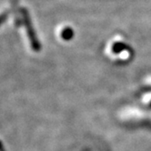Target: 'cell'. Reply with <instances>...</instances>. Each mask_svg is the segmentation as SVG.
<instances>
[{"label":"cell","mask_w":151,"mask_h":151,"mask_svg":"<svg viewBox=\"0 0 151 151\" xmlns=\"http://www.w3.org/2000/svg\"><path fill=\"white\" fill-rule=\"evenodd\" d=\"M21 15L23 17V22L25 24V27L27 28V33L28 36V38L30 40V44L33 47V49L35 51H39L40 49V45H39V42L36 37V34H35V31L33 29V26H32V23L30 21V17L28 15V12L26 8H22L21 9Z\"/></svg>","instance_id":"obj_1"},{"label":"cell","mask_w":151,"mask_h":151,"mask_svg":"<svg viewBox=\"0 0 151 151\" xmlns=\"http://www.w3.org/2000/svg\"><path fill=\"white\" fill-rule=\"evenodd\" d=\"M8 15H9V11H5V12L0 14V26H1L5 22V21L6 20Z\"/></svg>","instance_id":"obj_2"}]
</instances>
